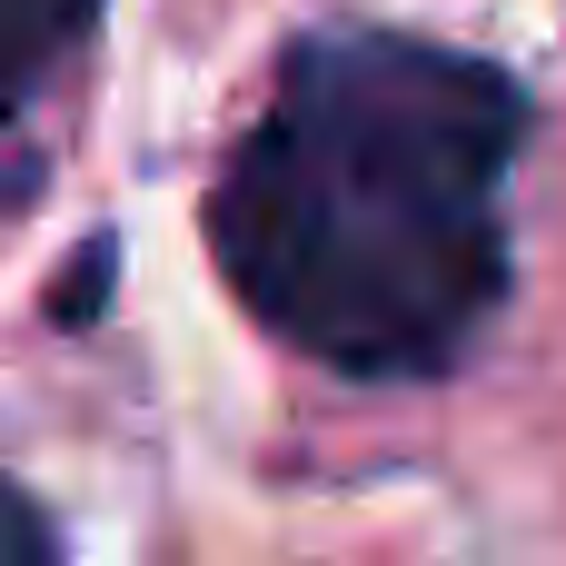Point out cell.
<instances>
[{"label": "cell", "mask_w": 566, "mask_h": 566, "mask_svg": "<svg viewBox=\"0 0 566 566\" xmlns=\"http://www.w3.org/2000/svg\"><path fill=\"white\" fill-rule=\"evenodd\" d=\"M527 90L418 30H308L209 189L259 328L338 378H438L507 298Z\"/></svg>", "instance_id": "1"}, {"label": "cell", "mask_w": 566, "mask_h": 566, "mask_svg": "<svg viewBox=\"0 0 566 566\" xmlns=\"http://www.w3.org/2000/svg\"><path fill=\"white\" fill-rule=\"evenodd\" d=\"M90 30H99V0H0V209L40 189L30 149L10 159V129H20V109L80 60Z\"/></svg>", "instance_id": "2"}, {"label": "cell", "mask_w": 566, "mask_h": 566, "mask_svg": "<svg viewBox=\"0 0 566 566\" xmlns=\"http://www.w3.org/2000/svg\"><path fill=\"white\" fill-rule=\"evenodd\" d=\"M0 566H60V527H50L40 497L10 488V478H0Z\"/></svg>", "instance_id": "3"}]
</instances>
